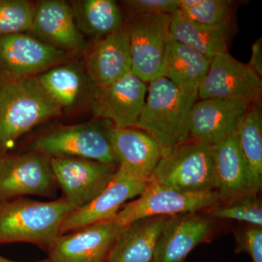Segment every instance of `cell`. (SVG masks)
Listing matches in <instances>:
<instances>
[{
  "mask_svg": "<svg viewBox=\"0 0 262 262\" xmlns=\"http://www.w3.org/2000/svg\"><path fill=\"white\" fill-rule=\"evenodd\" d=\"M198 95L185 92L165 77L148 84L147 94L136 128L145 131L162 147L190 139L191 115Z\"/></svg>",
  "mask_w": 262,
  "mask_h": 262,
  "instance_id": "6da1fadb",
  "label": "cell"
},
{
  "mask_svg": "<svg viewBox=\"0 0 262 262\" xmlns=\"http://www.w3.org/2000/svg\"><path fill=\"white\" fill-rule=\"evenodd\" d=\"M72 211L63 198L51 202L21 198L0 201V244L29 243L48 252Z\"/></svg>",
  "mask_w": 262,
  "mask_h": 262,
  "instance_id": "7a4b0ae2",
  "label": "cell"
},
{
  "mask_svg": "<svg viewBox=\"0 0 262 262\" xmlns=\"http://www.w3.org/2000/svg\"><path fill=\"white\" fill-rule=\"evenodd\" d=\"M61 113L37 76L0 83V155L23 134Z\"/></svg>",
  "mask_w": 262,
  "mask_h": 262,
  "instance_id": "3957f363",
  "label": "cell"
},
{
  "mask_svg": "<svg viewBox=\"0 0 262 262\" xmlns=\"http://www.w3.org/2000/svg\"><path fill=\"white\" fill-rule=\"evenodd\" d=\"M149 182L184 192L216 191L213 146L190 139L163 147Z\"/></svg>",
  "mask_w": 262,
  "mask_h": 262,
  "instance_id": "277c9868",
  "label": "cell"
},
{
  "mask_svg": "<svg viewBox=\"0 0 262 262\" xmlns=\"http://www.w3.org/2000/svg\"><path fill=\"white\" fill-rule=\"evenodd\" d=\"M111 125L92 122L58 127L34 139L29 150L51 158L74 157L118 165L108 137Z\"/></svg>",
  "mask_w": 262,
  "mask_h": 262,
  "instance_id": "5b68a950",
  "label": "cell"
},
{
  "mask_svg": "<svg viewBox=\"0 0 262 262\" xmlns=\"http://www.w3.org/2000/svg\"><path fill=\"white\" fill-rule=\"evenodd\" d=\"M58 187L47 155L32 150L0 155V201L29 194L53 198Z\"/></svg>",
  "mask_w": 262,
  "mask_h": 262,
  "instance_id": "8992f818",
  "label": "cell"
},
{
  "mask_svg": "<svg viewBox=\"0 0 262 262\" xmlns=\"http://www.w3.org/2000/svg\"><path fill=\"white\" fill-rule=\"evenodd\" d=\"M223 201L217 191L184 192L149 182L134 201L125 203L115 220L122 226L139 219L173 216L214 208Z\"/></svg>",
  "mask_w": 262,
  "mask_h": 262,
  "instance_id": "52a82bcc",
  "label": "cell"
},
{
  "mask_svg": "<svg viewBox=\"0 0 262 262\" xmlns=\"http://www.w3.org/2000/svg\"><path fill=\"white\" fill-rule=\"evenodd\" d=\"M172 15L132 17L126 22L130 42L131 72L149 84L163 76Z\"/></svg>",
  "mask_w": 262,
  "mask_h": 262,
  "instance_id": "ba28073f",
  "label": "cell"
},
{
  "mask_svg": "<svg viewBox=\"0 0 262 262\" xmlns=\"http://www.w3.org/2000/svg\"><path fill=\"white\" fill-rule=\"evenodd\" d=\"M51 165L63 198L74 211L96 199L111 182L118 167L74 157L51 158Z\"/></svg>",
  "mask_w": 262,
  "mask_h": 262,
  "instance_id": "9c48e42d",
  "label": "cell"
},
{
  "mask_svg": "<svg viewBox=\"0 0 262 262\" xmlns=\"http://www.w3.org/2000/svg\"><path fill=\"white\" fill-rule=\"evenodd\" d=\"M262 80L248 63L234 58L228 51L212 58L198 90V98H220L253 104L261 103Z\"/></svg>",
  "mask_w": 262,
  "mask_h": 262,
  "instance_id": "30bf717a",
  "label": "cell"
},
{
  "mask_svg": "<svg viewBox=\"0 0 262 262\" xmlns=\"http://www.w3.org/2000/svg\"><path fill=\"white\" fill-rule=\"evenodd\" d=\"M28 33L0 36V83L34 77L68 57Z\"/></svg>",
  "mask_w": 262,
  "mask_h": 262,
  "instance_id": "8fae6325",
  "label": "cell"
},
{
  "mask_svg": "<svg viewBox=\"0 0 262 262\" xmlns=\"http://www.w3.org/2000/svg\"><path fill=\"white\" fill-rule=\"evenodd\" d=\"M148 84L132 72L104 87H95L89 102L95 117L118 128L135 127L147 94Z\"/></svg>",
  "mask_w": 262,
  "mask_h": 262,
  "instance_id": "7c38bea8",
  "label": "cell"
},
{
  "mask_svg": "<svg viewBox=\"0 0 262 262\" xmlns=\"http://www.w3.org/2000/svg\"><path fill=\"white\" fill-rule=\"evenodd\" d=\"M115 219L61 234L48 251L51 262H107L123 228Z\"/></svg>",
  "mask_w": 262,
  "mask_h": 262,
  "instance_id": "4fadbf2b",
  "label": "cell"
},
{
  "mask_svg": "<svg viewBox=\"0 0 262 262\" xmlns=\"http://www.w3.org/2000/svg\"><path fill=\"white\" fill-rule=\"evenodd\" d=\"M148 183L117 167L113 179L96 199L67 217L61 235L92 224L113 220L128 200L144 192Z\"/></svg>",
  "mask_w": 262,
  "mask_h": 262,
  "instance_id": "5bb4252c",
  "label": "cell"
},
{
  "mask_svg": "<svg viewBox=\"0 0 262 262\" xmlns=\"http://www.w3.org/2000/svg\"><path fill=\"white\" fill-rule=\"evenodd\" d=\"M28 34L67 53H84L89 48L76 25L72 7L63 0L39 2Z\"/></svg>",
  "mask_w": 262,
  "mask_h": 262,
  "instance_id": "9a60e30c",
  "label": "cell"
},
{
  "mask_svg": "<svg viewBox=\"0 0 262 262\" xmlns=\"http://www.w3.org/2000/svg\"><path fill=\"white\" fill-rule=\"evenodd\" d=\"M86 75L96 87H104L131 72L126 22L110 35L97 39L84 53Z\"/></svg>",
  "mask_w": 262,
  "mask_h": 262,
  "instance_id": "2e32d148",
  "label": "cell"
},
{
  "mask_svg": "<svg viewBox=\"0 0 262 262\" xmlns=\"http://www.w3.org/2000/svg\"><path fill=\"white\" fill-rule=\"evenodd\" d=\"M251 104L206 98L196 101L191 115L190 139L214 145L237 130Z\"/></svg>",
  "mask_w": 262,
  "mask_h": 262,
  "instance_id": "e0dca14e",
  "label": "cell"
},
{
  "mask_svg": "<svg viewBox=\"0 0 262 262\" xmlns=\"http://www.w3.org/2000/svg\"><path fill=\"white\" fill-rule=\"evenodd\" d=\"M108 137L118 166L136 178L149 182L163 147L145 131L134 127L108 130Z\"/></svg>",
  "mask_w": 262,
  "mask_h": 262,
  "instance_id": "ac0fdd59",
  "label": "cell"
},
{
  "mask_svg": "<svg viewBox=\"0 0 262 262\" xmlns=\"http://www.w3.org/2000/svg\"><path fill=\"white\" fill-rule=\"evenodd\" d=\"M213 221L185 213L169 220L157 244L152 262H184L198 244L212 232Z\"/></svg>",
  "mask_w": 262,
  "mask_h": 262,
  "instance_id": "d6986e66",
  "label": "cell"
},
{
  "mask_svg": "<svg viewBox=\"0 0 262 262\" xmlns=\"http://www.w3.org/2000/svg\"><path fill=\"white\" fill-rule=\"evenodd\" d=\"M213 146L216 191L222 199L234 201L252 193L251 176L239 146L237 131Z\"/></svg>",
  "mask_w": 262,
  "mask_h": 262,
  "instance_id": "ffe728a7",
  "label": "cell"
},
{
  "mask_svg": "<svg viewBox=\"0 0 262 262\" xmlns=\"http://www.w3.org/2000/svg\"><path fill=\"white\" fill-rule=\"evenodd\" d=\"M170 217H146L124 226L107 262H152L158 239Z\"/></svg>",
  "mask_w": 262,
  "mask_h": 262,
  "instance_id": "44dd1931",
  "label": "cell"
},
{
  "mask_svg": "<svg viewBox=\"0 0 262 262\" xmlns=\"http://www.w3.org/2000/svg\"><path fill=\"white\" fill-rule=\"evenodd\" d=\"M211 61V58L193 48L169 39L164 61L163 77L182 91L198 94Z\"/></svg>",
  "mask_w": 262,
  "mask_h": 262,
  "instance_id": "7402d4cb",
  "label": "cell"
},
{
  "mask_svg": "<svg viewBox=\"0 0 262 262\" xmlns=\"http://www.w3.org/2000/svg\"><path fill=\"white\" fill-rule=\"evenodd\" d=\"M230 23L206 25L183 17L177 10L172 15L169 39L177 41L210 58L228 51Z\"/></svg>",
  "mask_w": 262,
  "mask_h": 262,
  "instance_id": "603a6c76",
  "label": "cell"
},
{
  "mask_svg": "<svg viewBox=\"0 0 262 262\" xmlns=\"http://www.w3.org/2000/svg\"><path fill=\"white\" fill-rule=\"evenodd\" d=\"M70 4L77 28L96 40L110 35L125 23L121 9L113 0H80Z\"/></svg>",
  "mask_w": 262,
  "mask_h": 262,
  "instance_id": "cb8c5ba5",
  "label": "cell"
},
{
  "mask_svg": "<svg viewBox=\"0 0 262 262\" xmlns=\"http://www.w3.org/2000/svg\"><path fill=\"white\" fill-rule=\"evenodd\" d=\"M37 80L50 97L63 108L75 106L83 94L91 95L86 74L75 64H58L38 76Z\"/></svg>",
  "mask_w": 262,
  "mask_h": 262,
  "instance_id": "d4e9b609",
  "label": "cell"
},
{
  "mask_svg": "<svg viewBox=\"0 0 262 262\" xmlns=\"http://www.w3.org/2000/svg\"><path fill=\"white\" fill-rule=\"evenodd\" d=\"M242 150L251 176L252 193L262 187V117L261 103H253L237 130Z\"/></svg>",
  "mask_w": 262,
  "mask_h": 262,
  "instance_id": "484cf974",
  "label": "cell"
},
{
  "mask_svg": "<svg viewBox=\"0 0 262 262\" xmlns=\"http://www.w3.org/2000/svg\"><path fill=\"white\" fill-rule=\"evenodd\" d=\"M232 0H179V13L184 18L206 25L230 23L235 10Z\"/></svg>",
  "mask_w": 262,
  "mask_h": 262,
  "instance_id": "4316f807",
  "label": "cell"
},
{
  "mask_svg": "<svg viewBox=\"0 0 262 262\" xmlns=\"http://www.w3.org/2000/svg\"><path fill=\"white\" fill-rule=\"evenodd\" d=\"M35 8L27 0H0V36L29 33Z\"/></svg>",
  "mask_w": 262,
  "mask_h": 262,
  "instance_id": "83f0119b",
  "label": "cell"
},
{
  "mask_svg": "<svg viewBox=\"0 0 262 262\" xmlns=\"http://www.w3.org/2000/svg\"><path fill=\"white\" fill-rule=\"evenodd\" d=\"M212 217L221 220H234L262 227V207L256 194H248L232 201L225 206L215 207Z\"/></svg>",
  "mask_w": 262,
  "mask_h": 262,
  "instance_id": "f1b7e54d",
  "label": "cell"
},
{
  "mask_svg": "<svg viewBox=\"0 0 262 262\" xmlns=\"http://www.w3.org/2000/svg\"><path fill=\"white\" fill-rule=\"evenodd\" d=\"M130 18L145 15H173L179 0H126L122 2Z\"/></svg>",
  "mask_w": 262,
  "mask_h": 262,
  "instance_id": "f546056e",
  "label": "cell"
},
{
  "mask_svg": "<svg viewBox=\"0 0 262 262\" xmlns=\"http://www.w3.org/2000/svg\"><path fill=\"white\" fill-rule=\"evenodd\" d=\"M242 251H247L253 262H262V229L260 227H249L244 232L239 244Z\"/></svg>",
  "mask_w": 262,
  "mask_h": 262,
  "instance_id": "4dcf8cb0",
  "label": "cell"
},
{
  "mask_svg": "<svg viewBox=\"0 0 262 262\" xmlns=\"http://www.w3.org/2000/svg\"><path fill=\"white\" fill-rule=\"evenodd\" d=\"M262 39H258L252 46V54L248 63L251 69L262 78Z\"/></svg>",
  "mask_w": 262,
  "mask_h": 262,
  "instance_id": "1f68e13d",
  "label": "cell"
},
{
  "mask_svg": "<svg viewBox=\"0 0 262 262\" xmlns=\"http://www.w3.org/2000/svg\"><path fill=\"white\" fill-rule=\"evenodd\" d=\"M0 262H19V261H13V260L8 259V258L3 257V256H2L1 255H0ZM35 262H51V260L49 259V258H46V259L42 260V261H35Z\"/></svg>",
  "mask_w": 262,
  "mask_h": 262,
  "instance_id": "d6a6232c",
  "label": "cell"
}]
</instances>
